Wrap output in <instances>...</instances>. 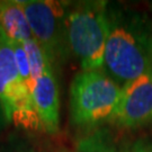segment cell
Listing matches in <instances>:
<instances>
[{"label":"cell","instance_id":"cell-1","mask_svg":"<svg viewBox=\"0 0 152 152\" xmlns=\"http://www.w3.org/2000/svg\"><path fill=\"white\" fill-rule=\"evenodd\" d=\"M104 65L118 86L152 71V23L140 12L109 15Z\"/></svg>","mask_w":152,"mask_h":152},{"label":"cell","instance_id":"cell-2","mask_svg":"<svg viewBox=\"0 0 152 152\" xmlns=\"http://www.w3.org/2000/svg\"><path fill=\"white\" fill-rule=\"evenodd\" d=\"M68 41L80 61L82 71L100 70L109 35V14L106 2H86L68 12Z\"/></svg>","mask_w":152,"mask_h":152},{"label":"cell","instance_id":"cell-3","mask_svg":"<svg viewBox=\"0 0 152 152\" xmlns=\"http://www.w3.org/2000/svg\"><path fill=\"white\" fill-rule=\"evenodd\" d=\"M122 88L100 70L77 73L70 86L71 120L80 126H94L113 118Z\"/></svg>","mask_w":152,"mask_h":152},{"label":"cell","instance_id":"cell-4","mask_svg":"<svg viewBox=\"0 0 152 152\" xmlns=\"http://www.w3.org/2000/svg\"><path fill=\"white\" fill-rule=\"evenodd\" d=\"M0 103L7 121L27 130L42 126L34 106L33 95L17 69L14 50L0 26Z\"/></svg>","mask_w":152,"mask_h":152},{"label":"cell","instance_id":"cell-5","mask_svg":"<svg viewBox=\"0 0 152 152\" xmlns=\"http://www.w3.org/2000/svg\"><path fill=\"white\" fill-rule=\"evenodd\" d=\"M33 37L43 50L51 65L54 61L64 59L68 53V7L63 1L56 0H27L19 1Z\"/></svg>","mask_w":152,"mask_h":152},{"label":"cell","instance_id":"cell-6","mask_svg":"<svg viewBox=\"0 0 152 152\" xmlns=\"http://www.w3.org/2000/svg\"><path fill=\"white\" fill-rule=\"evenodd\" d=\"M112 120L126 129L152 123V71L122 87L120 102Z\"/></svg>","mask_w":152,"mask_h":152},{"label":"cell","instance_id":"cell-7","mask_svg":"<svg viewBox=\"0 0 152 152\" xmlns=\"http://www.w3.org/2000/svg\"><path fill=\"white\" fill-rule=\"evenodd\" d=\"M33 102L42 127L48 133H56L59 131V87L51 66L46 68L37 79Z\"/></svg>","mask_w":152,"mask_h":152},{"label":"cell","instance_id":"cell-8","mask_svg":"<svg viewBox=\"0 0 152 152\" xmlns=\"http://www.w3.org/2000/svg\"><path fill=\"white\" fill-rule=\"evenodd\" d=\"M0 26L11 41L23 43L33 38L27 17L19 1L0 0Z\"/></svg>","mask_w":152,"mask_h":152},{"label":"cell","instance_id":"cell-9","mask_svg":"<svg viewBox=\"0 0 152 152\" xmlns=\"http://www.w3.org/2000/svg\"><path fill=\"white\" fill-rule=\"evenodd\" d=\"M77 149L78 152H131L120 147L106 132H96L81 139Z\"/></svg>","mask_w":152,"mask_h":152},{"label":"cell","instance_id":"cell-10","mask_svg":"<svg viewBox=\"0 0 152 152\" xmlns=\"http://www.w3.org/2000/svg\"><path fill=\"white\" fill-rule=\"evenodd\" d=\"M22 44L26 54H27V59L29 62V66H31V72H32V78L36 83L37 79L42 76V73L45 71V69L49 66H52L51 62L34 37L23 42Z\"/></svg>","mask_w":152,"mask_h":152},{"label":"cell","instance_id":"cell-11","mask_svg":"<svg viewBox=\"0 0 152 152\" xmlns=\"http://www.w3.org/2000/svg\"><path fill=\"white\" fill-rule=\"evenodd\" d=\"M14 50V54H15V60H16L17 69L19 72V76L23 79L24 83L26 85L28 88L29 92L33 95L34 88H35V81L32 78V72H31V66H29V62L27 59V54L24 50V46L20 42H16V41H11L9 39Z\"/></svg>","mask_w":152,"mask_h":152},{"label":"cell","instance_id":"cell-12","mask_svg":"<svg viewBox=\"0 0 152 152\" xmlns=\"http://www.w3.org/2000/svg\"><path fill=\"white\" fill-rule=\"evenodd\" d=\"M131 152H152V139L137 141L131 149Z\"/></svg>","mask_w":152,"mask_h":152},{"label":"cell","instance_id":"cell-13","mask_svg":"<svg viewBox=\"0 0 152 152\" xmlns=\"http://www.w3.org/2000/svg\"><path fill=\"white\" fill-rule=\"evenodd\" d=\"M0 106H1V103H0Z\"/></svg>","mask_w":152,"mask_h":152}]
</instances>
